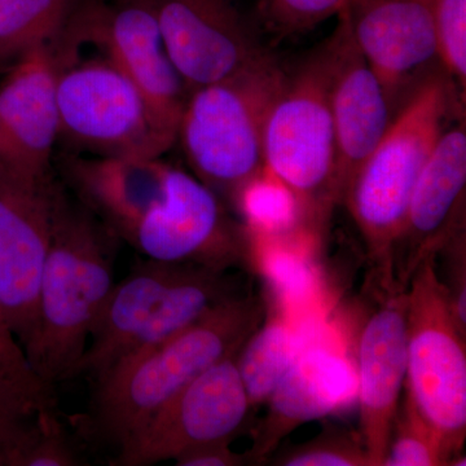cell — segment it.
I'll list each match as a JSON object with an SVG mask.
<instances>
[{
	"label": "cell",
	"mask_w": 466,
	"mask_h": 466,
	"mask_svg": "<svg viewBox=\"0 0 466 466\" xmlns=\"http://www.w3.org/2000/svg\"><path fill=\"white\" fill-rule=\"evenodd\" d=\"M116 238L56 183L35 333L24 349L34 372L50 386L76 377L92 327L115 285Z\"/></svg>",
	"instance_id": "6da1fadb"
},
{
	"label": "cell",
	"mask_w": 466,
	"mask_h": 466,
	"mask_svg": "<svg viewBox=\"0 0 466 466\" xmlns=\"http://www.w3.org/2000/svg\"><path fill=\"white\" fill-rule=\"evenodd\" d=\"M263 315L260 299L244 294L118 364L96 381L90 420L94 433L119 449L196 377L236 354Z\"/></svg>",
	"instance_id": "7a4b0ae2"
},
{
	"label": "cell",
	"mask_w": 466,
	"mask_h": 466,
	"mask_svg": "<svg viewBox=\"0 0 466 466\" xmlns=\"http://www.w3.org/2000/svg\"><path fill=\"white\" fill-rule=\"evenodd\" d=\"M464 95L441 66L429 72L401 104L390 127L352 177L343 204L392 289L391 258L420 174L453 116L464 113Z\"/></svg>",
	"instance_id": "3957f363"
},
{
	"label": "cell",
	"mask_w": 466,
	"mask_h": 466,
	"mask_svg": "<svg viewBox=\"0 0 466 466\" xmlns=\"http://www.w3.org/2000/svg\"><path fill=\"white\" fill-rule=\"evenodd\" d=\"M240 296L244 293L229 271L146 260L113 285L76 376L99 381L118 364L167 341Z\"/></svg>",
	"instance_id": "277c9868"
},
{
	"label": "cell",
	"mask_w": 466,
	"mask_h": 466,
	"mask_svg": "<svg viewBox=\"0 0 466 466\" xmlns=\"http://www.w3.org/2000/svg\"><path fill=\"white\" fill-rule=\"evenodd\" d=\"M287 73L272 55L218 84L189 94L177 142L195 177L235 207L245 187L265 173L267 116Z\"/></svg>",
	"instance_id": "5b68a950"
},
{
	"label": "cell",
	"mask_w": 466,
	"mask_h": 466,
	"mask_svg": "<svg viewBox=\"0 0 466 466\" xmlns=\"http://www.w3.org/2000/svg\"><path fill=\"white\" fill-rule=\"evenodd\" d=\"M266 173L289 189L302 223L317 227L337 204L336 142L325 43L288 76L263 133Z\"/></svg>",
	"instance_id": "8992f818"
},
{
	"label": "cell",
	"mask_w": 466,
	"mask_h": 466,
	"mask_svg": "<svg viewBox=\"0 0 466 466\" xmlns=\"http://www.w3.org/2000/svg\"><path fill=\"white\" fill-rule=\"evenodd\" d=\"M406 299V394L455 456L466 434L465 332L453 315L435 258L413 272Z\"/></svg>",
	"instance_id": "52a82bcc"
},
{
	"label": "cell",
	"mask_w": 466,
	"mask_h": 466,
	"mask_svg": "<svg viewBox=\"0 0 466 466\" xmlns=\"http://www.w3.org/2000/svg\"><path fill=\"white\" fill-rule=\"evenodd\" d=\"M58 137L99 157L161 158L177 135L109 60L63 66L57 78Z\"/></svg>",
	"instance_id": "ba28073f"
},
{
	"label": "cell",
	"mask_w": 466,
	"mask_h": 466,
	"mask_svg": "<svg viewBox=\"0 0 466 466\" xmlns=\"http://www.w3.org/2000/svg\"><path fill=\"white\" fill-rule=\"evenodd\" d=\"M63 39L72 50L82 42L97 46L177 137L189 94L168 57L148 0H79Z\"/></svg>",
	"instance_id": "9c48e42d"
},
{
	"label": "cell",
	"mask_w": 466,
	"mask_h": 466,
	"mask_svg": "<svg viewBox=\"0 0 466 466\" xmlns=\"http://www.w3.org/2000/svg\"><path fill=\"white\" fill-rule=\"evenodd\" d=\"M126 241L148 259L229 271L251 259L248 227L198 177L170 167L167 196Z\"/></svg>",
	"instance_id": "30bf717a"
},
{
	"label": "cell",
	"mask_w": 466,
	"mask_h": 466,
	"mask_svg": "<svg viewBox=\"0 0 466 466\" xmlns=\"http://www.w3.org/2000/svg\"><path fill=\"white\" fill-rule=\"evenodd\" d=\"M56 182L0 158V312L25 349L35 333Z\"/></svg>",
	"instance_id": "8fae6325"
},
{
	"label": "cell",
	"mask_w": 466,
	"mask_h": 466,
	"mask_svg": "<svg viewBox=\"0 0 466 466\" xmlns=\"http://www.w3.org/2000/svg\"><path fill=\"white\" fill-rule=\"evenodd\" d=\"M236 354L196 377L162 407L119 447L112 465L148 466L167 460L175 461L207 444L231 443L251 410L236 367Z\"/></svg>",
	"instance_id": "7c38bea8"
},
{
	"label": "cell",
	"mask_w": 466,
	"mask_h": 466,
	"mask_svg": "<svg viewBox=\"0 0 466 466\" xmlns=\"http://www.w3.org/2000/svg\"><path fill=\"white\" fill-rule=\"evenodd\" d=\"M162 41L188 94L268 57L233 0H148Z\"/></svg>",
	"instance_id": "4fadbf2b"
},
{
	"label": "cell",
	"mask_w": 466,
	"mask_h": 466,
	"mask_svg": "<svg viewBox=\"0 0 466 466\" xmlns=\"http://www.w3.org/2000/svg\"><path fill=\"white\" fill-rule=\"evenodd\" d=\"M358 397L357 372L336 337L319 318L299 324L297 350L284 379L271 395L268 413L249 451L262 464L284 437L306 422L351 407Z\"/></svg>",
	"instance_id": "5bb4252c"
},
{
	"label": "cell",
	"mask_w": 466,
	"mask_h": 466,
	"mask_svg": "<svg viewBox=\"0 0 466 466\" xmlns=\"http://www.w3.org/2000/svg\"><path fill=\"white\" fill-rule=\"evenodd\" d=\"M465 115L451 122L435 144L410 196L403 228L391 258L394 287L406 290L424 260L450 244L464 225Z\"/></svg>",
	"instance_id": "9a60e30c"
},
{
	"label": "cell",
	"mask_w": 466,
	"mask_h": 466,
	"mask_svg": "<svg viewBox=\"0 0 466 466\" xmlns=\"http://www.w3.org/2000/svg\"><path fill=\"white\" fill-rule=\"evenodd\" d=\"M339 16L398 112L434 64L440 66L431 0H346Z\"/></svg>",
	"instance_id": "2e32d148"
},
{
	"label": "cell",
	"mask_w": 466,
	"mask_h": 466,
	"mask_svg": "<svg viewBox=\"0 0 466 466\" xmlns=\"http://www.w3.org/2000/svg\"><path fill=\"white\" fill-rule=\"evenodd\" d=\"M325 48L336 142L334 189L339 204L359 167L390 127L397 112L342 16H339V25L325 42Z\"/></svg>",
	"instance_id": "e0dca14e"
},
{
	"label": "cell",
	"mask_w": 466,
	"mask_h": 466,
	"mask_svg": "<svg viewBox=\"0 0 466 466\" xmlns=\"http://www.w3.org/2000/svg\"><path fill=\"white\" fill-rule=\"evenodd\" d=\"M60 41L18 58L0 84V158L51 174L58 140L57 78L67 64Z\"/></svg>",
	"instance_id": "ac0fdd59"
},
{
	"label": "cell",
	"mask_w": 466,
	"mask_h": 466,
	"mask_svg": "<svg viewBox=\"0 0 466 466\" xmlns=\"http://www.w3.org/2000/svg\"><path fill=\"white\" fill-rule=\"evenodd\" d=\"M359 337L360 438L370 466H382L407 377L406 290L394 291Z\"/></svg>",
	"instance_id": "d6986e66"
},
{
	"label": "cell",
	"mask_w": 466,
	"mask_h": 466,
	"mask_svg": "<svg viewBox=\"0 0 466 466\" xmlns=\"http://www.w3.org/2000/svg\"><path fill=\"white\" fill-rule=\"evenodd\" d=\"M168 170L170 165L159 158L99 157L76 152L61 158L66 188L125 241L164 201Z\"/></svg>",
	"instance_id": "ffe728a7"
},
{
	"label": "cell",
	"mask_w": 466,
	"mask_h": 466,
	"mask_svg": "<svg viewBox=\"0 0 466 466\" xmlns=\"http://www.w3.org/2000/svg\"><path fill=\"white\" fill-rule=\"evenodd\" d=\"M52 389L34 372L23 349L0 346V466H17L55 415Z\"/></svg>",
	"instance_id": "44dd1931"
},
{
	"label": "cell",
	"mask_w": 466,
	"mask_h": 466,
	"mask_svg": "<svg viewBox=\"0 0 466 466\" xmlns=\"http://www.w3.org/2000/svg\"><path fill=\"white\" fill-rule=\"evenodd\" d=\"M250 240L251 259L271 285L279 308L297 324L317 318L321 281L308 251L285 242L284 238L250 233Z\"/></svg>",
	"instance_id": "7402d4cb"
},
{
	"label": "cell",
	"mask_w": 466,
	"mask_h": 466,
	"mask_svg": "<svg viewBox=\"0 0 466 466\" xmlns=\"http://www.w3.org/2000/svg\"><path fill=\"white\" fill-rule=\"evenodd\" d=\"M260 324L235 358L251 410L274 394L290 367L299 339V324L279 306Z\"/></svg>",
	"instance_id": "603a6c76"
},
{
	"label": "cell",
	"mask_w": 466,
	"mask_h": 466,
	"mask_svg": "<svg viewBox=\"0 0 466 466\" xmlns=\"http://www.w3.org/2000/svg\"><path fill=\"white\" fill-rule=\"evenodd\" d=\"M79 0H0V67L60 38Z\"/></svg>",
	"instance_id": "cb8c5ba5"
},
{
	"label": "cell",
	"mask_w": 466,
	"mask_h": 466,
	"mask_svg": "<svg viewBox=\"0 0 466 466\" xmlns=\"http://www.w3.org/2000/svg\"><path fill=\"white\" fill-rule=\"evenodd\" d=\"M233 210L241 214L250 233L263 238H287L302 223L294 196L266 170L245 187Z\"/></svg>",
	"instance_id": "d4e9b609"
},
{
	"label": "cell",
	"mask_w": 466,
	"mask_h": 466,
	"mask_svg": "<svg viewBox=\"0 0 466 466\" xmlns=\"http://www.w3.org/2000/svg\"><path fill=\"white\" fill-rule=\"evenodd\" d=\"M452 461V452L440 433L406 394L395 417L382 466H441L451 465Z\"/></svg>",
	"instance_id": "484cf974"
},
{
	"label": "cell",
	"mask_w": 466,
	"mask_h": 466,
	"mask_svg": "<svg viewBox=\"0 0 466 466\" xmlns=\"http://www.w3.org/2000/svg\"><path fill=\"white\" fill-rule=\"evenodd\" d=\"M346 0H258L257 24L278 38L311 32L341 14Z\"/></svg>",
	"instance_id": "4316f807"
},
{
	"label": "cell",
	"mask_w": 466,
	"mask_h": 466,
	"mask_svg": "<svg viewBox=\"0 0 466 466\" xmlns=\"http://www.w3.org/2000/svg\"><path fill=\"white\" fill-rule=\"evenodd\" d=\"M438 64L465 96L466 0H431Z\"/></svg>",
	"instance_id": "83f0119b"
},
{
	"label": "cell",
	"mask_w": 466,
	"mask_h": 466,
	"mask_svg": "<svg viewBox=\"0 0 466 466\" xmlns=\"http://www.w3.org/2000/svg\"><path fill=\"white\" fill-rule=\"evenodd\" d=\"M285 466H370L361 438L325 433L289 451L276 462Z\"/></svg>",
	"instance_id": "f1b7e54d"
},
{
	"label": "cell",
	"mask_w": 466,
	"mask_h": 466,
	"mask_svg": "<svg viewBox=\"0 0 466 466\" xmlns=\"http://www.w3.org/2000/svg\"><path fill=\"white\" fill-rule=\"evenodd\" d=\"M79 459L56 416L52 415L43 425L41 434L18 459L17 466H76Z\"/></svg>",
	"instance_id": "f546056e"
},
{
	"label": "cell",
	"mask_w": 466,
	"mask_h": 466,
	"mask_svg": "<svg viewBox=\"0 0 466 466\" xmlns=\"http://www.w3.org/2000/svg\"><path fill=\"white\" fill-rule=\"evenodd\" d=\"M229 441L207 444L184 453L175 460L177 466H244L253 465L249 453H236Z\"/></svg>",
	"instance_id": "4dcf8cb0"
},
{
	"label": "cell",
	"mask_w": 466,
	"mask_h": 466,
	"mask_svg": "<svg viewBox=\"0 0 466 466\" xmlns=\"http://www.w3.org/2000/svg\"><path fill=\"white\" fill-rule=\"evenodd\" d=\"M0 346L12 350L23 349L3 320L2 312H0Z\"/></svg>",
	"instance_id": "1f68e13d"
}]
</instances>
